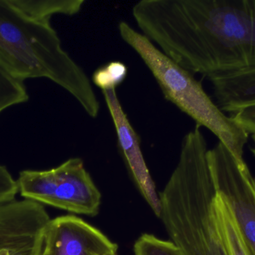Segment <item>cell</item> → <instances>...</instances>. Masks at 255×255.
Segmentation results:
<instances>
[{"mask_svg": "<svg viewBox=\"0 0 255 255\" xmlns=\"http://www.w3.org/2000/svg\"><path fill=\"white\" fill-rule=\"evenodd\" d=\"M141 33L191 73L208 79L255 67V0H142Z\"/></svg>", "mask_w": 255, "mask_h": 255, "instance_id": "obj_1", "label": "cell"}, {"mask_svg": "<svg viewBox=\"0 0 255 255\" xmlns=\"http://www.w3.org/2000/svg\"><path fill=\"white\" fill-rule=\"evenodd\" d=\"M208 151L195 127L183 139L178 164L159 193L160 219L181 255H230L217 223Z\"/></svg>", "mask_w": 255, "mask_h": 255, "instance_id": "obj_2", "label": "cell"}, {"mask_svg": "<svg viewBox=\"0 0 255 255\" xmlns=\"http://www.w3.org/2000/svg\"><path fill=\"white\" fill-rule=\"evenodd\" d=\"M0 67L18 80L46 78L68 91L91 118L100 103L83 69L63 49L50 20L0 0Z\"/></svg>", "mask_w": 255, "mask_h": 255, "instance_id": "obj_3", "label": "cell"}, {"mask_svg": "<svg viewBox=\"0 0 255 255\" xmlns=\"http://www.w3.org/2000/svg\"><path fill=\"white\" fill-rule=\"evenodd\" d=\"M119 32L149 69L165 98L194 120L196 126L214 133L239 163H246L244 148L250 135L220 110L193 73L166 56L125 21L120 22Z\"/></svg>", "mask_w": 255, "mask_h": 255, "instance_id": "obj_4", "label": "cell"}, {"mask_svg": "<svg viewBox=\"0 0 255 255\" xmlns=\"http://www.w3.org/2000/svg\"><path fill=\"white\" fill-rule=\"evenodd\" d=\"M17 184L25 199L88 217L100 212L101 193L82 159H70L49 170L22 171Z\"/></svg>", "mask_w": 255, "mask_h": 255, "instance_id": "obj_5", "label": "cell"}, {"mask_svg": "<svg viewBox=\"0 0 255 255\" xmlns=\"http://www.w3.org/2000/svg\"><path fill=\"white\" fill-rule=\"evenodd\" d=\"M208 162L217 194L227 204L249 255H255V180L222 142L208 150Z\"/></svg>", "mask_w": 255, "mask_h": 255, "instance_id": "obj_6", "label": "cell"}, {"mask_svg": "<svg viewBox=\"0 0 255 255\" xmlns=\"http://www.w3.org/2000/svg\"><path fill=\"white\" fill-rule=\"evenodd\" d=\"M118 246L99 229L73 215L49 220L42 229L35 255H106Z\"/></svg>", "mask_w": 255, "mask_h": 255, "instance_id": "obj_7", "label": "cell"}, {"mask_svg": "<svg viewBox=\"0 0 255 255\" xmlns=\"http://www.w3.org/2000/svg\"><path fill=\"white\" fill-rule=\"evenodd\" d=\"M49 220L43 205L28 199L0 205V255H35Z\"/></svg>", "mask_w": 255, "mask_h": 255, "instance_id": "obj_8", "label": "cell"}, {"mask_svg": "<svg viewBox=\"0 0 255 255\" xmlns=\"http://www.w3.org/2000/svg\"><path fill=\"white\" fill-rule=\"evenodd\" d=\"M102 92L112 116L116 130L118 148L128 170L145 202L153 213L160 218L161 211L160 197L142 154L140 138L132 127L118 98L116 89Z\"/></svg>", "mask_w": 255, "mask_h": 255, "instance_id": "obj_9", "label": "cell"}, {"mask_svg": "<svg viewBox=\"0 0 255 255\" xmlns=\"http://www.w3.org/2000/svg\"><path fill=\"white\" fill-rule=\"evenodd\" d=\"M222 112L231 115L255 106V67L209 79Z\"/></svg>", "mask_w": 255, "mask_h": 255, "instance_id": "obj_10", "label": "cell"}, {"mask_svg": "<svg viewBox=\"0 0 255 255\" xmlns=\"http://www.w3.org/2000/svg\"><path fill=\"white\" fill-rule=\"evenodd\" d=\"M15 6L32 17L50 20L55 14L73 16L80 11L84 0H10Z\"/></svg>", "mask_w": 255, "mask_h": 255, "instance_id": "obj_11", "label": "cell"}, {"mask_svg": "<svg viewBox=\"0 0 255 255\" xmlns=\"http://www.w3.org/2000/svg\"><path fill=\"white\" fill-rule=\"evenodd\" d=\"M215 211L217 223L230 255H249L238 232L232 211L224 200L217 195Z\"/></svg>", "mask_w": 255, "mask_h": 255, "instance_id": "obj_12", "label": "cell"}, {"mask_svg": "<svg viewBox=\"0 0 255 255\" xmlns=\"http://www.w3.org/2000/svg\"><path fill=\"white\" fill-rule=\"evenodd\" d=\"M28 99L25 82L12 77L0 67V114L11 106L26 103Z\"/></svg>", "mask_w": 255, "mask_h": 255, "instance_id": "obj_13", "label": "cell"}, {"mask_svg": "<svg viewBox=\"0 0 255 255\" xmlns=\"http://www.w3.org/2000/svg\"><path fill=\"white\" fill-rule=\"evenodd\" d=\"M127 75L128 67L124 63L111 61L95 70L92 76V82L102 91L116 89L124 82Z\"/></svg>", "mask_w": 255, "mask_h": 255, "instance_id": "obj_14", "label": "cell"}, {"mask_svg": "<svg viewBox=\"0 0 255 255\" xmlns=\"http://www.w3.org/2000/svg\"><path fill=\"white\" fill-rule=\"evenodd\" d=\"M134 255H181L178 247L150 234L141 235L133 245Z\"/></svg>", "mask_w": 255, "mask_h": 255, "instance_id": "obj_15", "label": "cell"}, {"mask_svg": "<svg viewBox=\"0 0 255 255\" xmlns=\"http://www.w3.org/2000/svg\"><path fill=\"white\" fill-rule=\"evenodd\" d=\"M18 193L17 181L13 179L5 166L0 165V205L16 200Z\"/></svg>", "mask_w": 255, "mask_h": 255, "instance_id": "obj_16", "label": "cell"}, {"mask_svg": "<svg viewBox=\"0 0 255 255\" xmlns=\"http://www.w3.org/2000/svg\"><path fill=\"white\" fill-rule=\"evenodd\" d=\"M231 118L245 130L249 135H255V106L246 108L232 114Z\"/></svg>", "mask_w": 255, "mask_h": 255, "instance_id": "obj_17", "label": "cell"}, {"mask_svg": "<svg viewBox=\"0 0 255 255\" xmlns=\"http://www.w3.org/2000/svg\"><path fill=\"white\" fill-rule=\"evenodd\" d=\"M252 137H253V141H254L255 142V148H253V149H252V151H253V154H254L255 155V135L252 136Z\"/></svg>", "mask_w": 255, "mask_h": 255, "instance_id": "obj_18", "label": "cell"}, {"mask_svg": "<svg viewBox=\"0 0 255 255\" xmlns=\"http://www.w3.org/2000/svg\"><path fill=\"white\" fill-rule=\"evenodd\" d=\"M106 255H118V253H111V254Z\"/></svg>", "mask_w": 255, "mask_h": 255, "instance_id": "obj_19", "label": "cell"}]
</instances>
